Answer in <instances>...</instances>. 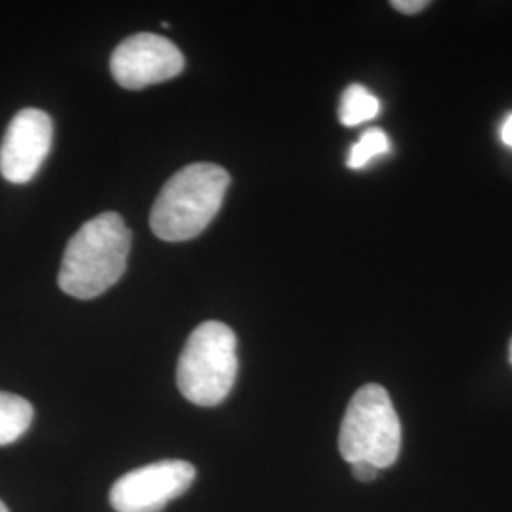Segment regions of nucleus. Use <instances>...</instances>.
I'll list each match as a JSON object with an SVG mask.
<instances>
[{
    "instance_id": "obj_1",
    "label": "nucleus",
    "mask_w": 512,
    "mask_h": 512,
    "mask_svg": "<svg viewBox=\"0 0 512 512\" xmlns=\"http://www.w3.org/2000/svg\"><path fill=\"white\" fill-rule=\"evenodd\" d=\"M131 232L118 213H101L67 243L59 287L73 298L92 300L109 291L128 268Z\"/></svg>"
},
{
    "instance_id": "obj_2",
    "label": "nucleus",
    "mask_w": 512,
    "mask_h": 512,
    "mask_svg": "<svg viewBox=\"0 0 512 512\" xmlns=\"http://www.w3.org/2000/svg\"><path fill=\"white\" fill-rule=\"evenodd\" d=\"M230 175L215 164L186 165L160 190L150 211V228L164 241L200 236L217 217Z\"/></svg>"
},
{
    "instance_id": "obj_3",
    "label": "nucleus",
    "mask_w": 512,
    "mask_h": 512,
    "mask_svg": "<svg viewBox=\"0 0 512 512\" xmlns=\"http://www.w3.org/2000/svg\"><path fill=\"white\" fill-rule=\"evenodd\" d=\"M238 378V338L219 321H207L186 340L177 385L184 399L198 406L222 403Z\"/></svg>"
},
{
    "instance_id": "obj_4",
    "label": "nucleus",
    "mask_w": 512,
    "mask_h": 512,
    "mask_svg": "<svg viewBox=\"0 0 512 512\" xmlns=\"http://www.w3.org/2000/svg\"><path fill=\"white\" fill-rule=\"evenodd\" d=\"M403 442V427L389 393L382 385L366 384L351 397L340 425L338 448L351 463L366 461L378 469L391 467Z\"/></svg>"
},
{
    "instance_id": "obj_5",
    "label": "nucleus",
    "mask_w": 512,
    "mask_h": 512,
    "mask_svg": "<svg viewBox=\"0 0 512 512\" xmlns=\"http://www.w3.org/2000/svg\"><path fill=\"white\" fill-rule=\"evenodd\" d=\"M196 469L181 459L156 461L120 476L110 488L116 512H162L194 484Z\"/></svg>"
},
{
    "instance_id": "obj_6",
    "label": "nucleus",
    "mask_w": 512,
    "mask_h": 512,
    "mask_svg": "<svg viewBox=\"0 0 512 512\" xmlns=\"http://www.w3.org/2000/svg\"><path fill=\"white\" fill-rule=\"evenodd\" d=\"M181 50L164 37L139 33L118 44L110 57V73L126 90H143L183 73Z\"/></svg>"
},
{
    "instance_id": "obj_7",
    "label": "nucleus",
    "mask_w": 512,
    "mask_h": 512,
    "mask_svg": "<svg viewBox=\"0 0 512 512\" xmlns=\"http://www.w3.org/2000/svg\"><path fill=\"white\" fill-rule=\"evenodd\" d=\"M52 141L54 124L44 110H19L0 145V175L8 183H29L48 158Z\"/></svg>"
},
{
    "instance_id": "obj_8",
    "label": "nucleus",
    "mask_w": 512,
    "mask_h": 512,
    "mask_svg": "<svg viewBox=\"0 0 512 512\" xmlns=\"http://www.w3.org/2000/svg\"><path fill=\"white\" fill-rule=\"evenodd\" d=\"M33 418L35 410L27 399L0 391V446L21 439L31 427Z\"/></svg>"
},
{
    "instance_id": "obj_9",
    "label": "nucleus",
    "mask_w": 512,
    "mask_h": 512,
    "mask_svg": "<svg viewBox=\"0 0 512 512\" xmlns=\"http://www.w3.org/2000/svg\"><path fill=\"white\" fill-rule=\"evenodd\" d=\"M380 114V101L361 84H351L342 93L338 118L346 128L361 126L368 120H374Z\"/></svg>"
},
{
    "instance_id": "obj_10",
    "label": "nucleus",
    "mask_w": 512,
    "mask_h": 512,
    "mask_svg": "<svg viewBox=\"0 0 512 512\" xmlns=\"http://www.w3.org/2000/svg\"><path fill=\"white\" fill-rule=\"evenodd\" d=\"M391 148V141L384 129H366L361 139L351 147L348 156L349 169H361L378 156H384Z\"/></svg>"
},
{
    "instance_id": "obj_11",
    "label": "nucleus",
    "mask_w": 512,
    "mask_h": 512,
    "mask_svg": "<svg viewBox=\"0 0 512 512\" xmlns=\"http://www.w3.org/2000/svg\"><path fill=\"white\" fill-rule=\"evenodd\" d=\"M351 473L361 482H372V480H376L378 475H380V469L376 465H372V463L357 461V463H351Z\"/></svg>"
},
{
    "instance_id": "obj_12",
    "label": "nucleus",
    "mask_w": 512,
    "mask_h": 512,
    "mask_svg": "<svg viewBox=\"0 0 512 512\" xmlns=\"http://www.w3.org/2000/svg\"><path fill=\"white\" fill-rule=\"evenodd\" d=\"M391 6L401 14L414 16V14H420L421 10H425L429 2L427 0H393Z\"/></svg>"
},
{
    "instance_id": "obj_13",
    "label": "nucleus",
    "mask_w": 512,
    "mask_h": 512,
    "mask_svg": "<svg viewBox=\"0 0 512 512\" xmlns=\"http://www.w3.org/2000/svg\"><path fill=\"white\" fill-rule=\"evenodd\" d=\"M501 139H503V143H505L507 147L512 148V114L511 116H507V120H505L503 126H501Z\"/></svg>"
},
{
    "instance_id": "obj_14",
    "label": "nucleus",
    "mask_w": 512,
    "mask_h": 512,
    "mask_svg": "<svg viewBox=\"0 0 512 512\" xmlns=\"http://www.w3.org/2000/svg\"><path fill=\"white\" fill-rule=\"evenodd\" d=\"M0 512H10L8 511V507H6L2 501H0Z\"/></svg>"
},
{
    "instance_id": "obj_15",
    "label": "nucleus",
    "mask_w": 512,
    "mask_h": 512,
    "mask_svg": "<svg viewBox=\"0 0 512 512\" xmlns=\"http://www.w3.org/2000/svg\"><path fill=\"white\" fill-rule=\"evenodd\" d=\"M509 359H511V365H512V340H511V349H509Z\"/></svg>"
}]
</instances>
